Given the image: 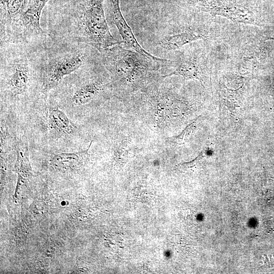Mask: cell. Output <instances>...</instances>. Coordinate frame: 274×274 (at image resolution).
Returning <instances> with one entry per match:
<instances>
[{
  "label": "cell",
  "instance_id": "6da1fadb",
  "mask_svg": "<svg viewBox=\"0 0 274 274\" xmlns=\"http://www.w3.org/2000/svg\"><path fill=\"white\" fill-rule=\"evenodd\" d=\"M104 0H50L44 8L41 25L50 38L84 43L99 52L121 44L111 34Z\"/></svg>",
  "mask_w": 274,
  "mask_h": 274
},
{
  "label": "cell",
  "instance_id": "7a4b0ae2",
  "mask_svg": "<svg viewBox=\"0 0 274 274\" xmlns=\"http://www.w3.org/2000/svg\"><path fill=\"white\" fill-rule=\"evenodd\" d=\"M32 54L40 82L46 94L85 64L100 57V52L87 44L53 39L48 36L32 47Z\"/></svg>",
  "mask_w": 274,
  "mask_h": 274
},
{
  "label": "cell",
  "instance_id": "3957f363",
  "mask_svg": "<svg viewBox=\"0 0 274 274\" xmlns=\"http://www.w3.org/2000/svg\"><path fill=\"white\" fill-rule=\"evenodd\" d=\"M102 63L116 80L129 85L143 83L161 67L171 62L159 57L152 58L124 48L121 44L101 51Z\"/></svg>",
  "mask_w": 274,
  "mask_h": 274
},
{
  "label": "cell",
  "instance_id": "277c9868",
  "mask_svg": "<svg viewBox=\"0 0 274 274\" xmlns=\"http://www.w3.org/2000/svg\"><path fill=\"white\" fill-rule=\"evenodd\" d=\"M30 0H0L1 45L21 44L22 17Z\"/></svg>",
  "mask_w": 274,
  "mask_h": 274
},
{
  "label": "cell",
  "instance_id": "5b68a950",
  "mask_svg": "<svg viewBox=\"0 0 274 274\" xmlns=\"http://www.w3.org/2000/svg\"><path fill=\"white\" fill-rule=\"evenodd\" d=\"M198 6L202 11L214 16H222L234 22L257 24L252 10L231 0H199Z\"/></svg>",
  "mask_w": 274,
  "mask_h": 274
},
{
  "label": "cell",
  "instance_id": "8992f818",
  "mask_svg": "<svg viewBox=\"0 0 274 274\" xmlns=\"http://www.w3.org/2000/svg\"><path fill=\"white\" fill-rule=\"evenodd\" d=\"M104 8L107 22L115 25L126 46L130 49L148 57L156 56L148 52L139 44L132 29L124 18L121 13L119 0H104Z\"/></svg>",
  "mask_w": 274,
  "mask_h": 274
},
{
  "label": "cell",
  "instance_id": "52a82bcc",
  "mask_svg": "<svg viewBox=\"0 0 274 274\" xmlns=\"http://www.w3.org/2000/svg\"><path fill=\"white\" fill-rule=\"evenodd\" d=\"M206 37V33L199 27L193 26L179 28L173 27L163 33L157 45L164 51H174L188 43Z\"/></svg>",
  "mask_w": 274,
  "mask_h": 274
},
{
  "label": "cell",
  "instance_id": "ba28073f",
  "mask_svg": "<svg viewBox=\"0 0 274 274\" xmlns=\"http://www.w3.org/2000/svg\"><path fill=\"white\" fill-rule=\"evenodd\" d=\"M203 62V58L196 53H184L174 71L166 75H161V77L165 78L173 75H180L186 80H197L204 87L206 75Z\"/></svg>",
  "mask_w": 274,
  "mask_h": 274
},
{
  "label": "cell",
  "instance_id": "9c48e42d",
  "mask_svg": "<svg viewBox=\"0 0 274 274\" xmlns=\"http://www.w3.org/2000/svg\"><path fill=\"white\" fill-rule=\"evenodd\" d=\"M90 143L88 148L84 150L61 153L54 155L50 159L52 166L60 171L77 169L79 168L89 156L88 151L92 144Z\"/></svg>",
  "mask_w": 274,
  "mask_h": 274
},
{
  "label": "cell",
  "instance_id": "30bf717a",
  "mask_svg": "<svg viewBox=\"0 0 274 274\" xmlns=\"http://www.w3.org/2000/svg\"><path fill=\"white\" fill-rule=\"evenodd\" d=\"M45 117L49 128L59 133L71 134L77 129L75 123L57 107L48 108Z\"/></svg>",
  "mask_w": 274,
  "mask_h": 274
},
{
  "label": "cell",
  "instance_id": "8fae6325",
  "mask_svg": "<svg viewBox=\"0 0 274 274\" xmlns=\"http://www.w3.org/2000/svg\"><path fill=\"white\" fill-rule=\"evenodd\" d=\"M16 150L17 160L15 169L18 174V182L24 183L31 175V170L28 157V145L25 135L17 142Z\"/></svg>",
  "mask_w": 274,
  "mask_h": 274
},
{
  "label": "cell",
  "instance_id": "7c38bea8",
  "mask_svg": "<svg viewBox=\"0 0 274 274\" xmlns=\"http://www.w3.org/2000/svg\"><path fill=\"white\" fill-rule=\"evenodd\" d=\"M136 149L132 143L129 140H123L114 148V160L116 163L124 164L135 154Z\"/></svg>",
  "mask_w": 274,
  "mask_h": 274
},
{
  "label": "cell",
  "instance_id": "4fadbf2b",
  "mask_svg": "<svg viewBox=\"0 0 274 274\" xmlns=\"http://www.w3.org/2000/svg\"><path fill=\"white\" fill-rule=\"evenodd\" d=\"M198 121L197 119L189 124L179 135L172 139V141L178 144H183L187 138L189 136L195 129Z\"/></svg>",
  "mask_w": 274,
  "mask_h": 274
},
{
  "label": "cell",
  "instance_id": "5bb4252c",
  "mask_svg": "<svg viewBox=\"0 0 274 274\" xmlns=\"http://www.w3.org/2000/svg\"><path fill=\"white\" fill-rule=\"evenodd\" d=\"M49 1L50 0H32V4L37 10L42 12L44 8Z\"/></svg>",
  "mask_w": 274,
  "mask_h": 274
}]
</instances>
